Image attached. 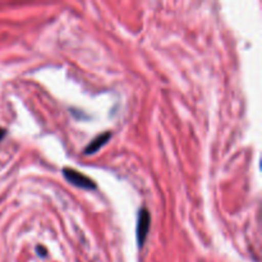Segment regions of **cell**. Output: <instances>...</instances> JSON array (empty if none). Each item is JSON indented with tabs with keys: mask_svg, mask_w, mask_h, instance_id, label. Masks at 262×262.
I'll use <instances>...</instances> for the list:
<instances>
[{
	"mask_svg": "<svg viewBox=\"0 0 262 262\" xmlns=\"http://www.w3.org/2000/svg\"><path fill=\"white\" fill-rule=\"evenodd\" d=\"M63 176L67 182L73 184L74 187H78L81 189H86V191H95L96 189V183L92 181L91 178L82 174L81 171H77L71 168L63 169Z\"/></svg>",
	"mask_w": 262,
	"mask_h": 262,
	"instance_id": "6da1fadb",
	"label": "cell"
},
{
	"mask_svg": "<svg viewBox=\"0 0 262 262\" xmlns=\"http://www.w3.org/2000/svg\"><path fill=\"white\" fill-rule=\"evenodd\" d=\"M150 224H151V216L150 212L142 207L138 211L137 216V227H136V238H137V245L138 247H142L145 245L146 239H147L148 230H150Z\"/></svg>",
	"mask_w": 262,
	"mask_h": 262,
	"instance_id": "7a4b0ae2",
	"label": "cell"
},
{
	"mask_svg": "<svg viewBox=\"0 0 262 262\" xmlns=\"http://www.w3.org/2000/svg\"><path fill=\"white\" fill-rule=\"evenodd\" d=\"M110 138H112V133L110 132H105L102 133V135L97 136V137L95 138V140H92L91 142H90V145L84 148L83 154L84 155H92V154L97 152L100 148H102L107 142H109Z\"/></svg>",
	"mask_w": 262,
	"mask_h": 262,
	"instance_id": "3957f363",
	"label": "cell"
},
{
	"mask_svg": "<svg viewBox=\"0 0 262 262\" xmlns=\"http://www.w3.org/2000/svg\"><path fill=\"white\" fill-rule=\"evenodd\" d=\"M37 252L40 253L41 257H46V255H48V251H46L43 247H41V246L40 247H37Z\"/></svg>",
	"mask_w": 262,
	"mask_h": 262,
	"instance_id": "277c9868",
	"label": "cell"
},
{
	"mask_svg": "<svg viewBox=\"0 0 262 262\" xmlns=\"http://www.w3.org/2000/svg\"><path fill=\"white\" fill-rule=\"evenodd\" d=\"M5 135H7V130L4 128H0V141L5 137Z\"/></svg>",
	"mask_w": 262,
	"mask_h": 262,
	"instance_id": "5b68a950",
	"label": "cell"
}]
</instances>
